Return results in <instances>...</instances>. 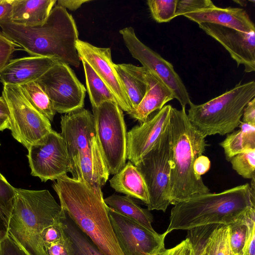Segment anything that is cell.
<instances>
[{"label":"cell","instance_id":"1f68e13d","mask_svg":"<svg viewBox=\"0 0 255 255\" xmlns=\"http://www.w3.org/2000/svg\"><path fill=\"white\" fill-rule=\"evenodd\" d=\"M15 188L0 172V232H6L15 202Z\"/></svg>","mask_w":255,"mask_h":255},{"label":"cell","instance_id":"d590c367","mask_svg":"<svg viewBox=\"0 0 255 255\" xmlns=\"http://www.w3.org/2000/svg\"><path fill=\"white\" fill-rule=\"evenodd\" d=\"M19 50L23 49L0 31V72L11 60L14 53Z\"/></svg>","mask_w":255,"mask_h":255},{"label":"cell","instance_id":"277c9868","mask_svg":"<svg viewBox=\"0 0 255 255\" xmlns=\"http://www.w3.org/2000/svg\"><path fill=\"white\" fill-rule=\"evenodd\" d=\"M250 207L255 208V193L246 183L216 193L197 195L174 205L165 231L190 229L210 225H228Z\"/></svg>","mask_w":255,"mask_h":255},{"label":"cell","instance_id":"74e56055","mask_svg":"<svg viewBox=\"0 0 255 255\" xmlns=\"http://www.w3.org/2000/svg\"><path fill=\"white\" fill-rule=\"evenodd\" d=\"M64 236L60 218L58 221L44 229L42 232V238L46 248L52 243L63 239Z\"/></svg>","mask_w":255,"mask_h":255},{"label":"cell","instance_id":"6da1fadb","mask_svg":"<svg viewBox=\"0 0 255 255\" xmlns=\"http://www.w3.org/2000/svg\"><path fill=\"white\" fill-rule=\"evenodd\" d=\"M0 27L3 34L31 56L54 58L76 68L80 66L76 48L77 27L72 15L61 6H54L42 25L24 26L1 19Z\"/></svg>","mask_w":255,"mask_h":255},{"label":"cell","instance_id":"f546056e","mask_svg":"<svg viewBox=\"0 0 255 255\" xmlns=\"http://www.w3.org/2000/svg\"><path fill=\"white\" fill-rule=\"evenodd\" d=\"M255 214V208L250 207L235 222L228 225L229 241L233 255H242L249 233V220Z\"/></svg>","mask_w":255,"mask_h":255},{"label":"cell","instance_id":"ba28073f","mask_svg":"<svg viewBox=\"0 0 255 255\" xmlns=\"http://www.w3.org/2000/svg\"><path fill=\"white\" fill-rule=\"evenodd\" d=\"M148 194L149 211L165 212L170 204L171 149L169 123L153 147L135 165Z\"/></svg>","mask_w":255,"mask_h":255},{"label":"cell","instance_id":"9a60e30c","mask_svg":"<svg viewBox=\"0 0 255 255\" xmlns=\"http://www.w3.org/2000/svg\"><path fill=\"white\" fill-rule=\"evenodd\" d=\"M61 132L71 162V169L78 158L91 147L95 137L93 115L81 108L61 117Z\"/></svg>","mask_w":255,"mask_h":255},{"label":"cell","instance_id":"9c48e42d","mask_svg":"<svg viewBox=\"0 0 255 255\" xmlns=\"http://www.w3.org/2000/svg\"><path fill=\"white\" fill-rule=\"evenodd\" d=\"M13 137L27 149L53 130L51 122L28 101L19 86L3 85Z\"/></svg>","mask_w":255,"mask_h":255},{"label":"cell","instance_id":"f35d334b","mask_svg":"<svg viewBox=\"0 0 255 255\" xmlns=\"http://www.w3.org/2000/svg\"><path fill=\"white\" fill-rule=\"evenodd\" d=\"M64 235L63 239L46 247L49 255H73L70 241Z\"/></svg>","mask_w":255,"mask_h":255},{"label":"cell","instance_id":"ab89813d","mask_svg":"<svg viewBox=\"0 0 255 255\" xmlns=\"http://www.w3.org/2000/svg\"><path fill=\"white\" fill-rule=\"evenodd\" d=\"M194 250L189 240L186 239L182 241L174 247L165 249L155 255H193Z\"/></svg>","mask_w":255,"mask_h":255},{"label":"cell","instance_id":"e575fe53","mask_svg":"<svg viewBox=\"0 0 255 255\" xmlns=\"http://www.w3.org/2000/svg\"><path fill=\"white\" fill-rule=\"evenodd\" d=\"M214 226L212 224L196 227L188 230V238L194 250V255H205V245Z\"/></svg>","mask_w":255,"mask_h":255},{"label":"cell","instance_id":"8992f818","mask_svg":"<svg viewBox=\"0 0 255 255\" xmlns=\"http://www.w3.org/2000/svg\"><path fill=\"white\" fill-rule=\"evenodd\" d=\"M255 96L254 81L240 82L205 103H191L187 115L191 125L205 137L229 134L239 126L245 107Z\"/></svg>","mask_w":255,"mask_h":255},{"label":"cell","instance_id":"4316f807","mask_svg":"<svg viewBox=\"0 0 255 255\" xmlns=\"http://www.w3.org/2000/svg\"><path fill=\"white\" fill-rule=\"evenodd\" d=\"M60 223L70 241L73 255H105L63 210Z\"/></svg>","mask_w":255,"mask_h":255},{"label":"cell","instance_id":"681fc988","mask_svg":"<svg viewBox=\"0 0 255 255\" xmlns=\"http://www.w3.org/2000/svg\"><path fill=\"white\" fill-rule=\"evenodd\" d=\"M193 255H194V254H193Z\"/></svg>","mask_w":255,"mask_h":255},{"label":"cell","instance_id":"7a4b0ae2","mask_svg":"<svg viewBox=\"0 0 255 255\" xmlns=\"http://www.w3.org/2000/svg\"><path fill=\"white\" fill-rule=\"evenodd\" d=\"M52 187L60 205L79 229L105 255H124L110 221L103 196L86 183L64 175Z\"/></svg>","mask_w":255,"mask_h":255},{"label":"cell","instance_id":"7dc6e473","mask_svg":"<svg viewBox=\"0 0 255 255\" xmlns=\"http://www.w3.org/2000/svg\"><path fill=\"white\" fill-rule=\"evenodd\" d=\"M7 128L10 129L9 118L7 116H0V131Z\"/></svg>","mask_w":255,"mask_h":255},{"label":"cell","instance_id":"d4e9b609","mask_svg":"<svg viewBox=\"0 0 255 255\" xmlns=\"http://www.w3.org/2000/svg\"><path fill=\"white\" fill-rule=\"evenodd\" d=\"M106 205L115 211L140 224L150 231L153 217L150 211L140 207L130 197L113 194L105 199Z\"/></svg>","mask_w":255,"mask_h":255},{"label":"cell","instance_id":"5bb4252c","mask_svg":"<svg viewBox=\"0 0 255 255\" xmlns=\"http://www.w3.org/2000/svg\"><path fill=\"white\" fill-rule=\"evenodd\" d=\"M76 48L80 60L90 65L112 92L123 111H130L132 108L112 61L111 49L96 47L80 39L76 42Z\"/></svg>","mask_w":255,"mask_h":255},{"label":"cell","instance_id":"f1b7e54d","mask_svg":"<svg viewBox=\"0 0 255 255\" xmlns=\"http://www.w3.org/2000/svg\"><path fill=\"white\" fill-rule=\"evenodd\" d=\"M30 104L42 115L52 122L56 112L51 101L37 81H32L19 86Z\"/></svg>","mask_w":255,"mask_h":255},{"label":"cell","instance_id":"3957f363","mask_svg":"<svg viewBox=\"0 0 255 255\" xmlns=\"http://www.w3.org/2000/svg\"><path fill=\"white\" fill-rule=\"evenodd\" d=\"M169 127L171 149L170 204L209 193L201 176L194 171V163L208 145L205 137L188 120L185 107H172Z\"/></svg>","mask_w":255,"mask_h":255},{"label":"cell","instance_id":"2e32d148","mask_svg":"<svg viewBox=\"0 0 255 255\" xmlns=\"http://www.w3.org/2000/svg\"><path fill=\"white\" fill-rule=\"evenodd\" d=\"M199 27L228 51L238 67L244 65L247 73L255 71V31L244 32L210 23Z\"/></svg>","mask_w":255,"mask_h":255},{"label":"cell","instance_id":"f907efd6","mask_svg":"<svg viewBox=\"0 0 255 255\" xmlns=\"http://www.w3.org/2000/svg\"></svg>","mask_w":255,"mask_h":255},{"label":"cell","instance_id":"ffe728a7","mask_svg":"<svg viewBox=\"0 0 255 255\" xmlns=\"http://www.w3.org/2000/svg\"><path fill=\"white\" fill-rule=\"evenodd\" d=\"M59 61L42 56L11 59L0 72V81L4 85L20 86L36 81Z\"/></svg>","mask_w":255,"mask_h":255},{"label":"cell","instance_id":"bcb514c9","mask_svg":"<svg viewBox=\"0 0 255 255\" xmlns=\"http://www.w3.org/2000/svg\"><path fill=\"white\" fill-rule=\"evenodd\" d=\"M0 116H7L9 118L7 104L2 96H0Z\"/></svg>","mask_w":255,"mask_h":255},{"label":"cell","instance_id":"52a82bcc","mask_svg":"<svg viewBox=\"0 0 255 255\" xmlns=\"http://www.w3.org/2000/svg\"><path fill=\"white\" fill-rule=\"evenodd\" d=\"M95 135L110 174L117 173L127 159V131L123 111L115 102L92 108Z\"/></svg>","mask_w":255,"mask_h":255},{"label":"cell","instance_id":"4dcf8cb0","mask_svg":"<svg viewBox=\"0 0 255 255\" xmlns=\"http://www.w3.org/2000/svg\"><path fill=\"white\" fill-rule=\"evenodd\" d=\"M205 255H233L228 225L218 224L210 233L204 248Z\"/></svg>","mask_w":255,"mask_h":255},{"label":"cell","instance_id":"30bf717a","mask_svg":"<svg viewBox=\"0 0 255 255\" xmlns=\"http://www.w3.org/2000/svg\"><path fill=\"white\" fill-rule=\"evenodd\" d=\"M36 81L56 112L67 114L84 108L86 90L69 65L59 61Z\"/></svg>","mask_w":255,"mask_h":255},{"label":"cell","instance_id":"836d02e7","mask_svg":"<svg viewBox=\"0 0 255 255\" xmlns=\"http://www.w3.org/2000/svg\"><path fill=\"white\" fill-rule=\"evenodd\" d=\"M230 161L233 169L243 178L251 179L255 177V149L239 153Z\"/></svg>","mask_w":255,"mask_h":255},{"label":"cell","instance_id":"60d3db41","mask_svg":"<svg viewBox=\"0 0 255 255\" xmlns=\"http://www.w3.org/2000/svg\"><path fill=\"white\" fill-rule=\"evenodd\" d=\"M249 226V235L242 255H255V214L251 217Z\"/></svg>","mask_w":255,"mask_h":255},{"label":"cell","instance_id":"8fae6325","mask_svg":"<svg viewBox=\"0 0 255 255\" xmlns=\"http://www.w3.org/2000/svg\"><path fill=\"white\" fill-rule=\"evenodd\" d=\"M119 32L132 57L162 80L173 92L182 107L189 106L192 102L187 90L172 64L142 43L132 27H125Z\"/></svg>","mask_w":255,"mask_h":255},{"label":"cell","instance_id":"5b68a950","mask_svg":"<svg viewBox=\"0 0 255 255\" xmlns=\"http://www.w3.org/2000/svg\"><path fill=\"white\" fill-rule=\"evenodd\" d=\"M6 231L27 255H49L42 232L58 221L63 210L48 190L15 188Z\"/></svg>","mask_w":255,"mask_h":255},{"label":"cell","instance_id":"44dd1931","mask_svg":"<svg viewBox=\"0 0 255 255\" xmlns=\"http://www.w3.org/2000/svg\"><path fill=\"white\" fill-rule=\"evenodd\" d=\"M146 92L136 108L127 113L140 124L145 122L156 110H160L169 101L175 99L171 90L152 72L145 69Z\"/></svg>","mask_w":255,"mask_h":255},{"label":"cell","instance_id":"4fadbf2b","mask_svg":"<svg viewBox=\"0 0 255 255\" xmlns=\"http://www.w3.org/2000/svg\"><path fill=\"white\" fill-rule=\"evenodd\" d=\"M110 221L124 255H155L165 249L166 232L159 234L107 206Z\"/></svg>","mask_w":255,"mask_h":255},{"label":"cell","instance_id":"c3c4849f","mask_svg":"<svg viewBox=\"0 0 255 255\" xmlns=\"http://www.w3.org/2000/svg\"><path fill=\"white\" fill-rule=\"evenodd\" d=\"M234 2L238 3L242 6L247 5V1L245 0H234Z\"/></svg>","mask_w":255,"mask_h":255},{"label":"cell","instance_id":"7bdbcfd3","mask_svg":"<svg viewBox=\"0 0 255 255\" xmlns=\"http://www.w3.org/2000/svg\"><path fill=\"white\" fill-rule=\"evenodd\" d=\"M242 122L255 126V98L250 101L245 107Z\"/></svg>","mask_w":255,"mask_h":255},{"label":"cell","instance_id":"b9f144b4","mask_svg":"<svg viewBox=\"0 0 255 255\" xmlns=\"http://www.w3.org/2000/svg\"><path fill=\"white\" fill-rule=\"evenodd\" d=\"M211 162L207 156L203 154L196 158L194 163V171L195 173L201 176L206 173L210 169Z\"/></svg>","mask_w":255,"mask_h":255},{"label":"cell","instance_id":"8d00e7d4","mask_svg":"<svg viewBox=\"0 0 255 255\" xmlns=\"http://www.w3.org/2000/svg\"><path fill=\"white\" fill-rule=\"evenodd\" d=\"M0 255H27L6 231L0 232Z\"/></svg>","mask_w":255,"mask_h":255},{"label":"cell","instance_id":"ee69618b","mask_svg":"<svg viewBox=\"0 0 255 255\" xmlns=\"http://www.w3.org/2000/svg\"><path fill=\"white\" fill-rule=\"evenodd\" d=\"M89 0H58L57 1V5L64 8H68L72 11L78 9L84 3L89 2Z\"/></svg>","mask_w":255,"mask_h":255},{"label":"cell","instance_id":"7c38bea8","mask_svg":"<svg viewBox=\"0 0 255 255\" xmlns=\"http://www.w3.org/2000/svg\"><path fill=\"white\" fill-rule=\"evenodd\" d=\"M28 150L31 174L42 181H54L71 171V162L60 133L53 130Z\"/></svg>","mask_w":255,"mask_h":255},{"label":"cell","instance_id":"484cf974","mask_svg":"<svg viewBox=\"0 0 255 255\" xmlns=\"http://www.w3.org/2000/svg\"><path fill=\"white\" fill-rule=\"evenodd\" d=\"M239 127L240 129L229 133L220 143L228 161L239 153L255 149V126L241 121Z\"/></svg>","mask_w":255,"mask_h":255},{"label":"cell","instance_id":"ac0fdd59","mask_svg":"<svg viewBox=\"0 0 255 255\" xmlns=\"http://www.w3.org/2000/svg\"><path fill=\"white\" fill-rule=\"evenodd\" d=\"M182 16L198 24L210 23L244 32L255 31V24L244 9L218 7L210 0H201L195 9Z\"/></svg>","mask_w":255,"mask_h":255},{"label":"cell","instance_id":"d6a6232c","mask_svg":"<svg viewBox=\"0 0 255 255\" xmlns=\"http://www.w3.org/2000/svg\"><path fill=\"white\" fill-rule=\"evenodd\" d=\"M178 0H148L152 17L158 23L167 22L176 17Z\"/></svg>","mask_w":255,"mask_h":255},{"label":"cell","instance_id":"d6986e66","mask_svg":"<svg viewBox=\"0 0 255 255\" xmlns=\"http://www.w3.org/2000/svg\"><path fill=\"white\" fill-rule=\"evenodd\" d=\"M70 173L73 178L84 182L98 195L103 196L102 188L110 174L96 135L91 147L79 157Z\"/></svg>","mask_w":255,"mask_h":255},{"label":"cell","instance_id":"cb8c5ba5","mask_svg":"<svg viewBox=\"0 0 255 255\" xmlns=\"http://www.w3.org/2000/svg\"><path fill=\"white\" fill-rule=\"evenodd\" d=\"M123 86L130 102L132 110L139 104L144 96L147 83L145 68L131 64H115Z\"/></svg>","mask_w":255,"mask_h":255},{"label":"cell","instance_id":"603a6c76","mask_svg":"<svg viewBox=\"0 0 255 255\" xmlns=\"http://www.w3.org/2000/svg\"><path fill=\"white\" fill-rule=\"evenodd\" d=\"M110 186L117 192L135 198L144 202H148V194L143 178L136 166L130 161L110 180Z\"/></svg>","mask_w":255,"mask_h":255},{"label":"cell","instance_id":"83f0119b","mask_svg":"<svg viewBox=\"0 0 255 255\" xmlns=\"http://www.w3.org/2000/svg\"><path fill=\"white\" fill-rule=\"evenodd\" d=\"M80 61L83 64L87 91L92 108L98 107L105 101L117 103L112 92L90 65L84 60Z\"/></svg>","mask_w":255,"mask_h":255},{"label":"cell","instance_id":"f6af8a7d","mask_svg":"<svg viewBox=\"0 0 255 255\" xmlns=\"http://www.w3.org/2000/svg\"><path fill=\"white\" fill-rule=\"evenodd\" d=\"M14 0H0V20L7 19L11 11Z\"/></svg>","mask_w":255,"mask_h":255},{"label":"cell","instance_id":"e0dca14e","mask_svg":"<svg viewBox=\"0 0 255 255\" xmlns=\"http://www.w3.org/2000/svg\"><path fill=\"white\" fill-rule=\"evenodd\" d=\"M172 106H164L152 117L127 132V159L134 165L155 145L168 125Z\"/></svg>","mask_w":255,"mask_h":255},{"label":"cell","instance_id":"7402d4cb","mask_svg":"<svg viewBox=\"0 0 255 255\" xmlns=\"http://www.w3.org/2000/svg\"><path fill=\"white\" fill-rule=\"evenodd\" d=\"M56 2V0H14L7 19L24 26L42 25Z\"/></svg>","mask_w":255,"mask_h":255}]
</instances>
